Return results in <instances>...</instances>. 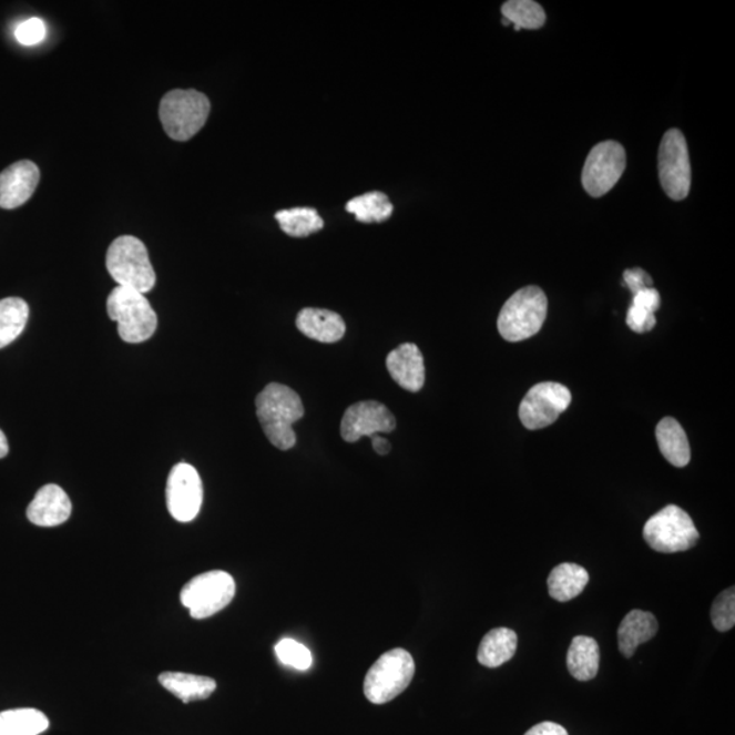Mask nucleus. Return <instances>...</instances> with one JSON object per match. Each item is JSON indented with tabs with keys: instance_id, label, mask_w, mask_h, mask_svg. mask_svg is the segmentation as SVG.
<instances>
[{
	"instance_id": "f257e3e1",
	"label": "nucleus",
	"mask_w": 735,
	"mask_h": 735,
	"mask_svg": "<svg viewBox=\"0 0 735 735\" xmlns=\"http://www.w3.org/2000/svg\"><path fill=\"white\" fill-rule=\"evenodd\" d=\"M256 416L274 447L286 451L296 445L293 426L304 416L302 398L288 386L270 384L255 400Z\"/></svg>"
},
{
	"instance_id": "f03ea898",
	"label": "nucleus",
	"mask_w": 735,
	"mask_h": 735,
	"mask_svg": "<svg viewBox=\"0 0 735 735\" xmlns=\"http://www.w3.org/2000/svg\"><path fill=\"white\" fill-rule=\"evenodd\" d=\"M110 319L118 323L119 336L127 344H142L157 330L159 319L143 293L116 286L106 300Z\"/></svg>"
},
{
	"instance_id": "7ed1b4c3",
	"label": "nucleus",
	"mask_w": 735,
	"mask_h": 735,
	"mask_svg": "<svg viewBox=\"0 0 735 735\" xmlns=\"http://www.w3.org/2000/svg\"><path fill=\"white\" fill-rule=\"evenodd\" d=\"M548 315V298L538 286H525L508 298L500 310L498 328L508 343L534 337Z\"/></svg>"
},
{
	"instance_id": "20e7f679",
	"label": "nucleus",
	"mask_w": 735,
	"mask_h": 735,
	"mask_svg": "<svg viewBox=\"0 0 735 735\" xmlns=\"http://www.w3.org/2000/svg\"><path fill=\"white\" fill-rule=\"evenodd\" d=\"M106 268L118 286L143 295L154 288L157 279L146 245L134 236H121L112 242L106 253Z\"/></svg>"
},
{
	"instance_id": "39448f33",
	"label": "nucleus",
	"mask_w": 735,
	"mask_h": 735,
	"mask_svg": "<svg viewBox=\"0 0 735 735\" xmlns=\"http://www.w3.org/2000/svg\"><path fill=\"white\" fill-rule=\"evenodd\" d=\"M211 100L205 94L194 89H176L161 100L160 121L170 139L185 142L200 133L211 115Z\"/></svg>"
},
{
	"instance_id": "423d86ee",
	"label": "nucleus",
	"mask_w": 735,
	"mask_h": 735,
	"mask_svg": "<svg viewBox=\"0 0 735 735\" xmlns=\"http://www.w3.org/2000/svg\"><path fill=\"white\" fill-rule=\"evenodd\" d=\"M415 673L416 663L408 651H387L369 668L364 680V693L370 703L386 704L408 690Z\"/></svg>"
},
{
	"instance_id": "0eeeda50",
	"label": "nucleus",
	"mask_w": 735,
	"mask_h": 735,
	"mask_svg": "<svg viewBox=\"0 0 735 735\" xmlns=\"http://www.w3.org/2000/svg\"><path fill=\"white\" fill-rule=\"evenodd\" d=\"M643 537L651 549L660 553H678L696 547L698 531L683 508L671 504L662 508L644 524Z\"/></svg>"
},
{
	"instance_id": "6e6552de",
	"label": "nucleus",
	"mask_w": 735,
	"mask_h": 735,
	"mask_svg": "<svg viewBox=\"0 0 735 735\" xmlns=\"http://www.w3.org/2000/svg\"><path fill=\"white\" fill-rule=\"evenodd\" d=\"M236 595V583L228 572L211 571L191 579L181 600L191 617L205 620L223 611Z\"/></svg>"
},
{
	"instance_id": "1a4fd4ad",
	"label": "nucleus",
	"mask_w": 735,
	"mask_h": 735,
	"mask_svg": "<svg viewBox=\"0 0 735 735\" xmlns=\"http://www.w3.org/2000/svg\"><path fill=\"white\" fill-rule=\"evenodd\" d=\"M660 181L663 191L673 201H683L690 195L692 171L688 145L677 129L663 135L659 154Z\"/></svg>"
},
{
	"instance_id": "9d476101",
	"label": "nucleus",
	"mask_w": 735,
	"mask_h": 735,
	"mask_svg": "<svg viewBox=\"0 0 735 735\" xmlns=\"http://www.w3.org/2000/svg\"><path fill=\"white\" fill-rule=\"evenodd\" d=\"M625 149L615 141L598 143L585 160L582 183L588 194L600 198L611 191L625 171Z\"/></svg>"
},
{
	"instance_id": "9b49d317",
	"label": "nucleus",
	"mask_w": 735,
	"mask_h": 735,
	"mask_svg": "<svg viewBox=\"0 0 735 735\" xmlns=\"http://www.w3.org/2000/svg\"><path fill=\"white\" fill-rule=\"evenodd\" d=\"M571 391L555 381L531 387L519 406V417L524 428L530 430L551 427L561 414L570 408Z\"/></svg>"
},
{
	"instance_id": "f8f14e48",
	"label": "nucleus",
	"mask_w": 735,
	"mask_h": 735,
	"mask_svg": "<svg viewBox=\"0 0 735 735\" xmlns=\"http://www.w3.org/2000/svg\"><path fill=\"white\" fill-rule=\"evenodd\" d=\"M203 503V486L198 471L188 463H177L166 482V506L173 519L194 521Z\"/></svg>"
},
{
	"instance_id": "ddd939ff",
	"label": "nucleus",
	"mask_w": 735,
	"mask_h": 735,
	"mask_svg": "<svg viewBox=\"0 0 735 735\" xmlns=\"http://www.w3.org/2000/svg\"><path fill=\"white\" fill-rule=\"evenodd\" d=\"M396 427V417L387 406L376 400H364L351 405L345 411L340 422V435L348 443H356L364 436L372 438L375 435L390 433Z\"/></svg>"
},
{
	"instance_id": "4468645a",
	"label": "nucleus",
	"mask_w": 735,
	"mask_h": 735,
	"mask_svg": "<svg viewBox=\"0 0 735 735\" xmlns=\"http://www.w3.org/2000/svg\"><path fill=\"white\" fill-rule=\"evenodd\" d=\"M40 182L38 165L29 160L18 161L0 172V207L17 208L31 200Z\"/></svg>"
},
{
	"instance_id": "2eb2a0df",
	"label": "nucleus",
	"mask_w": 735,
	"mask_h": 735,
	"mask_svg": "<svg viewBox=\"0 0 735 735\" xmlns=\"http://www.w3.org/2000/svg\"><path fill=\"white\" fill-rule=\"evenodd\" d=\"M71 511L73 504L68 493L55 483H48L35 493L27 515L29 521L40 528H55L68 522Z\"/></svg>"
},
{
	"instance_id": "dca6fc26",
	"label": "nucleus",
	"mask_w": 735,
	"mask_h": 735,
	"mask_svg": "<svg viewBox=\"0 0 735 735\" xmlns=\"http://www.w3.org/2000/svg\"><path fill=\"white\" fill-rule=\"evenodd\" d=\"M386 366L391 378L406 391H420L426 385V366L415 344H404L387 356Z\"/></svg>"
},
{
	"instance_id": "f3484780",
	"label": "nucleus",
	"mask_w": 735,
	"mask_h": 735,
	"mask_svg": "<svg viewBox=\"0 0 735 735\" xmlns=\"http://www.w3.org/2000/svg\"><path fill=\"white\" fill-rule=\"evenodd\" d=\"M296 325L304 336L323 344H336L346 333L344 319L327 309L304 308L297 315Z\"/></svg>"
},
{
	"instance_id": "a211bd4d",
	"label": "nucleus",
	"mask_w": 735,
	"mask_h": 735,
	"mask_svg": "<svg viewBox=\"0 0 735 735\" xmlns=\"http://www.w3.org/2000/svg\"><path fill=\"white\" fill-rule=\"evenodd\" d=\"M659 632L655 615L644 611H632L619 626V650L625 659H632L639 645L647 643Z\"/></svg>"
},
{
	"instance_id": "6ab92c4d",
	"label": "nucleus",
	"mask_w": 735,
	"mask_h": 735,
	"mask_svg": "<svg viewBox=\"0 0 735 735\" xmlns=\"http://www.w3.org/2000/svg\"><path fill=\"white\" fill-rule=\"evenodd\" d=\"M160 684L183 703L206 701L211 697L217 683L206 675H196L181 672H165L160 674Z\"/></svg>"
},
{
	"instance_id": "aec40b11",
	"label": "nucleus",
	"mask_w": 735,
	"mask_h": 735,
	"mask_svg": "<svg viewBox=\"0 0 735 735\" xmlns=\"http://www.w3.org/2000/svg\"><path fill=\"white\" fill-rule=\"evenodd\" d=\"M656 441L663 458L674 468H685L691 462L688 436L675 418L666 417L656 427Z\"/></svg>"
},
{
	"instance_id": "412c9836",
	"label": "nucleus",
	"mask_w": 735,
	"mask_h": 735,
	"mask_svg": "<svg viewBox=\"0 0 735 735\" xmlns=\"http://www.w3.org/2000/svg\"><path fill=\"white\" fill-rule=\"evenodd\" d=\"M589 582V572L582 565L563 563L554 566L548 578L549 595L555 601L568 602L581 595Z\"/></svg>"
},
{
	"instance_id": "4be33fe9",
	"label": "nucleus",
	"mask_w": 735,
	"mask_h": 735,
	"mask_svg": "<svg viewBox=\"0 0 735 735\" xmlns=\"http://www.w3.org/2000/svg\"><path fill=\"white\" fill-rule=\"evenodd\" d=\"M600 645L595 639L576 636L568 650L566 666L573 678L590 681L596 677L600 671Z\"/></svg>"
},
{
	"instance_id": "5701e85b",
	"label": "nucleus",
	"mask_w": 735,
	"mask_h": 735,
	"mask_svg": "<svg viewBox=\"0 0 735 735\" xmlns=\"http://www.w3.org/2000/svg\"><path fill=\"white\" fill-rule=\"evenodd\" d=\"M518 649V635L512 630L496 629L483 636L477 660L482 666L494 668L513 659Z\"/></svg>"
},
{
	"instance_id": "b1692460",
	"label": "nucleus",
	"mask_w": 735,
	"mask_h": 735,
	"mask_svg": "<svg viewBox=\"0 0 735 735\" xmlns=\"http://www.w3.org/2000/svg\"><path fill=\"white\" fill-rule=\"evenodd\" d=\"M661 307L660 292L645 288L633 295L632 304L626 314V325L633 333L644 334L656 326L655 313Z\"/></svg>"
},
{
	"instance_id": "393cba45",
	"label": "nucleus",
	"mask_w": 735,
	"mask_h": 735,
	"mask_svg": "<svg viewBox=\"0 0 735 735\" xmlns=\"http://www.w3.org/2000/svg\"><path fill=\"white\" fill-rule=\"evenodd\" d=\"M50 721L39 710L18 708L0 713V735H40Z\"/></svg>"
},
{
	"instance_id": "a878e982",
	"label": "nucleus",
	"mask_w": 735,
	"mask_h": 735,
	"mask_svg": "<svg viewBox=\"0 0 735 735\" xmlns=\"http://www.w3.org/2000/svg\"><path fill=\"white\" fill-rule=\"evenodd\" d=\"M29 319V306L20 297L0 300V349L21 336Z\"/></svg>"
},
{
	"instance_id": "bb28decb",
	"label": "nucleus",
	"mask_w": 735,
	"mask_h": 735,
	"mask_svg": "<svg viewBox=\"0 0 735 735\" xmlns=\"http://www.w3.org/2000/svg\"><path fill=\"white\" fill-rule=\"evenodd\" d=\"M346 211L364 224L385 223L391 217L394 206L386 194L374 191L349 201Z\"/></svg>"
},
{
	"instance_id": "cd10ccee",
	"label": "nucleus",
	"mask_w": 735,
	"mask_h": 735,
	"mask_svg": "<svg viewBox=\"0 0 735 735\" xmlns=\"http://www.w3.org/2000/svg\"><path fill=\"white\" fill-rule=\"evenodd\" d=\"M276 220L286 235L290 237H307L319 232L325 226L318 212L310 207H295L289 211H280Z\"/></svg>"
},
{
	"instance_id": "c85d7f7f",
	"label": "nucleus",
	"mask_w": 735,
	"mask_h": 735,
	"mask_svg": "<svg viewBox=\"0 0 735 735\" xmlns=\"http://www.w3.org/2000/svg\"><path fill=\"white\" fill-rule=\"evenodd\" d=\"M501 14L512 23L517 32L522 29L535 31L547 22L545 11L540 3L533 2V0H510L501 6Z\"/></svg>"
},
{
	"instance_id": "c756f323",
	"label": "nucleus",
	"mask_w": 735,
	"mask_h": 735,
	"mask_svg": "<svg viewBox=\"0 0 735 735\" xmlns=\"http://www.w3.org/2000/svg\"><path fill=\"white\" fill-rule=\"evenodd\" d=\"M276 654L278 660L286 666L296 668V671L306 672L313 666V654L306 645L292 641V639H284L276 645Z\"/></svg>"
},
{
	"instance_id": "7c9ffc66",
	"label": "nucleus",
	"mask_w": 735,
	"mask_h": 735,
	"mask_svg": "<svg viewBox=\"0 0 735 735\" xmlns=\"http://www.w3.org/2000/svg\"><path fill=\"white\" fill-rule=\"evenodd\" d=\"M711 620L716 631L727 632L735 625V590L734 588L723 591L715 598L711 609Z\"/></svg>"
},
{
	"instance_id": "2f4dec72",
	"label": "nucleus",
	"mask_w": 735,
	"mask_h": 735,
	"mask_svg": "<svg viewBox=\"0 0 735 735\" xmlns=\"http://www.w3.org/2000/svg\"><path fill=\"white\" fill-rule=\"evenodd\" d=\"M45 23L40 18H31V20L23 21L16 29L18 43L27 47L41 43L45 39Z\"/></svg>"
},
{
	"instance_id": "473e14b6",
	"label": "nucleus",
	"mask_w": 735,
	"mask_h": 735,
	"mask_svg": "<svg viewBox=\"0 0 735 735\" xmlns=\"http://www.w3.org/2000/svg\"><path fill=\"white\" fill-rule=\"evenodd\" d=\"M624 285L629 286L633 296L645 288H653V278L643 268H630L624 272Z\"/></svg>"
},
{
	"instance_id": "72a5a7b5",
	"label": "nucleus",
	"mask_w": 735,
	"mask_h": 735,
	"mask_svg": "<svg viewBox=\"0 0 735 735\" xmlns=\"http://www.w3.org/2000/svg\"><path fill=\"white\" fill-rule=\"evenodd\" d=\"M524 735H568V732L559 723L542 722L540 725L531 727Z\"/></svg>"
},
{
	"instance_id": "f704fd0d",
	"label": "nucleus",
	"mask_w": 735,
	"mask_h": 735,
	"mask_svg": "<svg viewBox=\"0 0 735 735\" xmlns=\"http://www.w3.org/2000/svg\"><path fill=\"white\" fill-rule=\"evenodd\" d=\"M374 450L379 453V456H387L391 450L390 443L385 438H381L379 435L372 436Z\"/></svg>"
},
{
	"instance_id": "c9c22d12",
	"label": "nucleus",
	"mask_w": 735,
	"mask_h": 735,
	"mask_svg": "<svg viewBox=\"0 0 735 735\" xmlns=\"http://www.w3.org/2000/svg\"><path fill=\"white\" fill-rule=\"evenodd\" d=\"M9 453V443L6 439L4 433L0 430V459L4 458Z\"/></svg>"
}]
</instances>
